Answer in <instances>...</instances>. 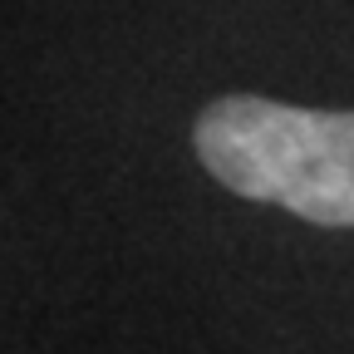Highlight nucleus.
Segmentation results:
<instances>
[{
    "instance_id": "f257e3e1",
    "label": "nucleus",
    "mask_w": 354,
    "mask_h": 354,
    "mask_svg": "<svg viewBox=\"0 0 354 354\" xmlns=\"http://www.w3.org/2000/svg\"><path fill=\"white\" fill-rule=\"evenodd\" d=\"M197 158L221 187L315 227H354V113L227 94L197 118Z\"/></svg>"
}]
</instances>
